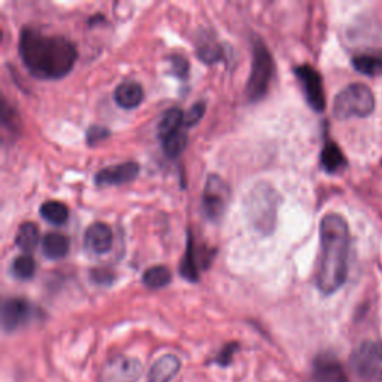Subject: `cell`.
I'll return each mask as SVG.
<instances>
[{"instance_id":"cell-29","label":"cell","mask_w":382,"mask_h":382,"mask_svg":"<svg viewBox=\"0 0 382 382\" xmlns=\"http://www.w3.org/2000/svg\"><path fill=\"white\" fill-rule=\"evenodd\" d=\"M107 136H110V130L105 129V127H101V125H92L90 129H88V132H87V142L90 144V145L99 144V142H102L103 139H106Z\"/></svg>"},{"instance_id":"cell-11","label":"cell","mask_w":382,"mask_h":382,"mask_svg":"<svg viewBox=\"0 0 382 382\" xmlns=\"http://www.w3.org/2000/svg\"><path fill=\"white\" fill-rule=\"evenodd\" d=\"M32 315L31 303L21 297L6 299L2 306V326L5 331H14Z\"/></svg>"},{"instance_id":"cell-23","label":"cell","mask_w":382,"mask_h":382,"mask_svg":"<svg viewBox=\"0 0 382 382\" xmlns=\"http://www.w3.org/2000/svg\"><path fill=\"white\" fill-rule=\"evenodd\" d=\"M352 66L360 73L367 76H378L382 73V58L372 54H361L352 58Z\"/></svg>"},{"instance_id":"cell-21","label":"cell","mask_w":382,"mask_h":382,"mask_svg":"<svg viewBox=\"0 0 382 382\" xmlns=\"http://www.w3.org/2000/svg\"><path fill=\"white\" fill-rule=\"evenodd\" d=\"M39 211H41L42 218L48 223L54 224V226H63L67 218H69V208L58 200L44 202Z\"/></svg>"},{"instance_id":"cell-13","label":"cell","mask_w":382,"mask_h":382,"mask_svg":"<svg viewBox=\"0 0 382 382\" xmlns=\"http://www.w3.org/2000/svg\"><path fill=\"white\" fill-rule=\"evenodd\" d=\"M112 230L105 223H93L84 234L85 248L93 254H106L112 247Z\"/></svg>"},{"instance_id":"cell-14","label":"cell","mask_w":382,"mask_h":382,"mask_svg":"<svg viewBox=\"0 0 382 382\" xmlns=\"http://www.w3.org/2000/svg\"><path fill=\"white\" fill-rule=\"evenodd\" d=\"M180 369L181 361L178 357L173 354L163 356L153 365L148 375V382H171L173 376L178 374Z\"/></svg>"},{"instance_id":"cell-5","label":"cell","mask_w":382,"mask_h":382,"mask_svg":"<svg viewBox=\"0 0 382 382\" xmlns=\"http://www.w3.org/2000/svg\"><path fill=\"white\" fill-rule=\"evenodd\" d=\"M273 58L268 46L260 39H254L251 73L247 83V97L251 102H257L266 96L273 76Z\"/></svg>"},{"instance_id":"cell-7","label":"cell","mask_w":382,"mask_h":382,"mask_svg":"<svg viewBox=\"0 0 382 382\" xmlns=\"http://www.w3.org/2000/svg\"><path fill=\"white\" fill-rule=\"evenodd\" d=\"M229 189L218 175L208 176L202 196V209L209 221H218L229 205Z\"/></svg>"},{"instance_id":"cell-9","label":"cell","mask_w":382,"mask_h":382,"mask_svg":"<svg viewBox=\"0 0 382 382\" xmlns=\"http://www.w3.org/2000/svg\"><path fill=\"white\" fill-rule=\"evenodd\" d=\"M295 73L305 93L306 102L313 111L322 112L326 110V93L322 85L321 75L309 64H300L295 69Z\"/></svg>"},{"instance_id":"cell-20","label":"cell","mask_w":382,"mask_h":382,"mask_svg":"<svg viewBox=\"0 0 382 382\" xmlns=\"http://www.w3.org/2000/svg\"><path fill=\"white\" fill-rule=\"evenodd\" d=\"M181 275L191 282H196L199 279V272L200 266L199 261L196 259V248H194V241H193V234L189 232V241H187V252L182 259L181 268H180Z\"/></svg>"},{"instance_id":"cell-8","label":"cell","mask_w":382,"mask_h":382,"mask_svg":"<svg viewBox=\"0 0 382 382\" xmlns=\"http://www.w3.org/2000/svg\"><path fill=\"white\" fill-rule=\"evenodd\" d=\"M142 375L139 360L116 356L107 360L99 372V382H136Z\"/></svg>"},{"instance_id":"cell-22","label":"cell","mask_w":382,"mask_h":382,"mask_svg":"<svg viewBox=\"0 0 382 382\" xmlns=\"http://www.w3.org/2000/svg\"><path fill=\"white\" fill-rule=\"evenodd\" d=\"M172 281V273L166 266H153L146 269L142 275V282L151 290H160Z\"/></svg>"},{"instance_id":"cell-17","label":"cell","mask_w":382,"mask_h":382,"mask_svg":"<svg viewBox=\"0 0 382 382\" xmlns=\"http://www.w3.org/2000/svg\"><path fill=\"white\" fill-rule=\"evenodd\" d=\"M321 166L329 173H336L347 166L345 155L335 142H326L324 148L321 151Z\"/></svg>"},{"instance_id":"cell-18","label":"cell","mask_w":382,"mask_h":382,"mask_svg":"<svg viewBox=\"0 0 382 382\" xmlns=\"http://www.w3.org/2000/svg\"><path fill=\"white\" fill-rule=\"evenodd\" d=\"M185 127L184 124V112L180 107H171L169 111H166L163 119L159 124V136L160 139H166L168 136L175 134L176 132L182 130Z\"/></svg>"},{"instance_id":"cell-25","label":"cell","mask_w":382,"mask_h":382,"mask_svg":"<svg viewBox=\"0 0 382 382\" xmlns=\"http://www.w3.org/2000/svg\"><path fill=\"white\" fill-rule=\"evenodd\" d=\"M36 272V263L33 260V257L31 254H23V256L15 257V260L12 261V275L17 279H31L33 278Z\"/></svg>"},{"instance_id":"cell-19","label":"cell","mask_w":382,"mask_h":382,"mask_svg":"<svg viewBox=\"0 0 382 382\" xmlns=\"http://www.w3.org/2000/svg\"><path fill=\"white\" fill-rule=\"evenodd\" d=\"M37 243H39V227L32 221L23 223L21 226H19L15 236L17 247L21 251H24V254H28L36 248Z\"/></svg>"},{"instance_id":"cell-31","label":"cell","mask_w":382,"mask_h":382,"mask_svg":"<svg viewBox=\"0 0 382 382\" xmlns=\"http://www.w3.org/2000/svg\"><path fill=\"white\" fill-rule=\"evenodd\" d=\"M93 278L99 284H110L114 275L112 273H107V270H93Z\"/></svg>"},{"instance_id":"cell-24","label":"cell","mask_w":382,"mask_h":382,"mask_svg":"<svg viewBox=\"0 0 382 382\" xmlns=\"http://www.w3.org/2000/svg\"><path fill=\"white\" fill-rule=\"evenodd\" d=\"M187 141H189V136L182 129L162 141L163 151L166 155L169 157V159H176V157H178L185 150V146H187Z\"/></svg>"},{"instance_id":"cell-3","label":"cell","mask_w":382,"mask_h":382,"mask_svg":"<svg viewBox=\"0 0 382 382\" xmlns=\"http://www.w3.org/2000/svg\"><path fill=\"white\" fill-rule=\"evenodd\" d=\"M281 203L278 191L269 182H259L245 198V215L251 226L261 234H270L277 226V214Z\"/></svg>"},{"instance_id":"cell-26","label":"cell","mask_w":382,"mask_h":382,"mask_svg":"<svg viewBox=\"0 0 382 382\" xmlns=\"http://www.w3.org/2000/svg\"><path fill=\"white\" fill-rule=\"evenodd\" d=\"M198 55L205 63L220 62L223 57V48L215 41L202 37V42L198 45Z\"/></svg>"},{"instance_id":"cell-16","label":"cell","mask_w":382,"mask_h":382,"mask_svg":"<svg viewBox=\"0 0 382 382\" xmlns=\"http://www.w3.org/2000/svg\"><path fill=\"white\" fill-rule=\"evenodd\" d=\"M69 248L71 242L63 233H46L42 239V252L50 260H60L66 257L67 252H69Z\"/></svg>"},{"instance_id":"cell-10","label":"cell","mask_w":382,"mask_h":382,"mask_svg":"<svg viewBox=\"0 0 382 382\" xmlns=\"http://www.w3.org/2000/svg\"><path fill=\"white\" fill-rule=\"evenodd\" d=\"M139 164L134 162H125L121 164L110 166L103 168L94 175V182L99 187H106V185H123L132 182L139 175Z\"/></svg>"},{"instance_id":"cell-4","label":"cell","mask_w":382,"mask_h":382,"mask_svg":"<svg viewBox=\"0 0 382 382\" xmlns=\"http://www.w3.org/2000/svg\"><path fill=\"white\" fill-rule=\"evenodd\" d=\"M375 111V96L365 84H351L338 93L333 102V115L338 120L365 119Z\"/></svg>"},{"instance_id":"cell-27","label":"cell","mask_w":382,"mask_h":382,"mask_svg":"<svg viewBox=\"0 0 382 382\" xmlns=\"http://www.w3.org/2000/svg\"><path fill=\"white\" fill-rule=\"evenodd\" d=\"M171 64H172V72L180 78V80H185V78L189 76V71H190V64L189 60L184 55L175 54L169 57Z\"/></svg>"},{"instance_id":"cell-6","label":"cell","mask_w":382,"mask_h":382,"mask_svg":"<svg viewBox=\"0 0 382 382\" xmlns=\"http://www.w3.org/2000/svg\"><path fill=\"white\" fill-rule=\"evenodd\" d=\"M351 366L366 382H382V344L366 340L351 356Z\"/></svg>"},{"instance_id":"cell-28","label":"cell","mask_w":382,"mask_h":382,"mask_svg":"<svg viewBox=\"0 0 382 382\" xmlns=\"http://www.w3.org/2000/svg\"><path fill=\"white\" fill-rule=\"evenodd\" d=\"M205 111H207V107H205L203 102H199V103L193 105L190 107V111L184 114V124H185V127H193V125L198 124L203 119Z\"/></svg>"},{"instance_id":"cell-2","label":"cell","mask_w":382,"mask_h":382,"mask_svg":"<svg viewBox=\"0 0 382 382\" xmlns=\"http://www.w3.org/2000/svg\"><path fill=\"white\" fill-rule=\"evenodd\" d=\"M321 254L317 270V287L322 295H333L348 278L349 227L339 214H327L320 223Z\"/></svg>"},{"instance_id":"cell-1","label":"cell","mask_w":382,"mask_h":382,"mask_svg":"<svg viewBox=\"0 0 382 382\" xmlns=\"http://www.w3.org/2000/svg\"><path fill=\"white\" fill-rule=\"evenodd\" d=\"M18 53L27 71L39 80H60L72 72L78 50L64 36L44 35L32 27L21 31Z\"/></svg>"},{"instance_id":"cell-12","label":"cell","mask_w":382,"mask_h":382,"mask_svg":"<svg viewBox=\"0 0 382 382\" xmlns=\"http://www.w3.org/2000/svg\"><path fill=\"white\" fill-rule=\"evenodd\" d=\"M312 379L315 382H348L344 366L330 354H321L313 361Z\"/></svg>"},{"instance_id":"cell-30","label":"cell","mask_w":382,"mask_h":382,"mask_svg":"<svg viewBox=\"0 0 382 382\" xmlns=\"http://www.w3.org/2000/svg\"><path fill=\"white\" fill-rule=\"evenodd\" d=\"M238 348H239V345L236 344V342H232V344H227L226 347H224L220 351V354L217 356V358H215V361H217V363L220 366H229L230 361H232V357H233L234 352H236Z\"/></svg>"},{"instance_id":"cell-15","label":"cell","mask_w":382,"mask_h":382,"mask_svg":"<svg viewBox=\"0 0 382 382\" xmlns=\"http://www.w3.org/2000/svg\"><path fill=\"white\" fill-rule=\"evenodd\" d=\"M114 99H115V103L124 107V110H133V107L139 106L142 103L144 90L141 84L127 81L115 88Z\"/></svg>"}]
</instances>
